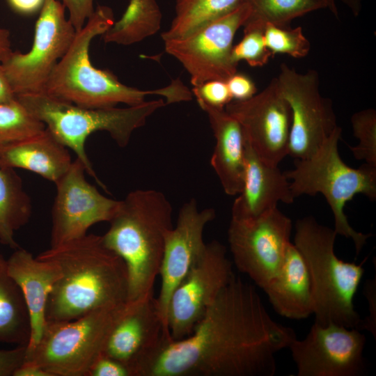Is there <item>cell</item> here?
<instances>
[{
    "mask_svg": "<svg viewBox=\"0 0 376 376\" xmlns=\"http://www.w3.org/2000/svg\"><path fill=\"white\" fill-rule=\"evenodd\" d=\"M125 304L100 308L69 321H46L38 344L26 351L25 360L39 365L52 376H88L103 354Z\"/></svg>",
    "mask_w": 376,
    "mask_h": 376,
    "instance_id": "cell-8",
    "label": "cell"
},
{
    "mask_svg": "<svg viewBox=\"0 0 376 376\" xmlns=\"http://www.w3.org/2000/svg\"><path fill=\"white\" fill-rule=\"evenodd\" d=\"M173 207L155 189H136L120 201L102 239L124 261L128 273L127 301L153 292L166 236L173 227Z\"/></svg>",
    "mask_w": 376,
    "mask_h": 376,
    "instance_id": "cell-4",
    "label": "cell"
},
{
    "mask_svg": "<svg viewBox=\"0 0 376 376\" xmlns=\"http://www.w3.org/2000/svg\"><path fill=\"white\" fill-rule=\"evenodd\" d=\"M226 83L233 100H246L257 93L255 83L246 75L236 72Z\"/></svg>",
    "mask_w": 376,
    "mask_h": 376,
    "instance_id": "cell-36",
    "label": "cell"
},
{
    "mask_svg": "<svg viewBox=\"0 0 376 376\" xmlns=\"http://www.w3.org/2000/svg\"><path fill=\"white\" fill-rule=\"evenodd\" d=\"M31 337L29 314L22 291L8 271L0 253V343L27 345Z\"/></svg>",
    "mask_w": 376,
    "mask_h": 376,
    "instance_id": "cell-24",
    "label": "cell"
},
{
    "mask_svg": "<svg viewBox=\"0 0 376 376\" xmlns=\"http://www.w3.org/2000/svg\"><path fill=\"white\" fill-rule=\"evenodd\" d=\"M292 228V220L278 207L255 219L231 217L228 241L237 269L263 289L281 267Z\"/></svg>",
    "mask_w": 376,
    "mask_h": 376,
    "instance_id": "cell-11",
    "label": "cell"
},
{
    "mask_svg": "<svg viewBox=\"0 0 376 376\" xmlns=\"http://www.w3.org/2000/svg\"><path fill=\"white\" fill-rule=\"evenodd\" d=\"M192 93L196 100L219 109H224L233 100L227 84L224 81H209L199 86L193 87Z\"/></svg>",
    "mask_w": 376,
    "mask_h": 376,
    "instance_id": "cell-33",
    "label": "cell"
},
{
    "mask_svg": "<svg viewBox=\"0 0 376 376\" xmlns=\"http://www.w3.org/2000/svg\"><path fill=\"white\" fill-rule=\"evenodd\" d=\"M235 276L225 246L217 240L206 244L170 297L166 324L171 338L176 340L189 336Z\"/></svg>",
    "mask_w": 376,
    "mask_h": 376,
    "instance_id": "cell-13",
    "label": "cell"
},
{
    "mask_svg": "<svg viewBox=\"0 0 376 376\" xmlns=\"http://www.w3.org/2000/svg\"><path fill=\"white\" fill-rule=\"evenodd\" d=\"M69 13V20L76 31L85 25L93 13V0H59Z\"/></svg>",
    "mask_w": 376,
    "mask_h": 376,
    "instance_id": "cell-35",
    "label": "cell"
},
{
    "mask_svg": "<svg viewBox=\"0 0 376 376\" xmlns=\"http://www.w3.org/2000/svg\"><path fill=\"white\" fill-rule=\"evenodd\" d=\"M242 0H176L175 15L163 40L186 37L207 24L228 14Z\"/></svg>",
    "mask_w": 376,
    "mask_h": 376,
    "instance_id": "cell-26",
    "label": "cell"
},
{
    "mask_svg": "<svg viewBox=\"0 0 376 376\" xmlns=\"http://www.w3.org/2000/svg\"><path fill=\"white\" fill-rule=\"evenodd\" d=\"M13 376H52L39 365L25 360L15 370Z\"/></svg>",
    "mask_w": 376,
    "mask_h": 376,
    "instance_id": "cell-40",
    "label": "cell"
},
{
    "mask_svg": "<svg viewBox=\"0 0 376 376\" xmlns=\"http://www.w3.org/2000/svg\"><path fill=\"white\" fill-rule=\"evenodd\" d=\"M322 6V9L329 10L336 18L338 17V11L336 0H315Z\"/></svg>",
    "mask_w": 376,
    "mask_h": 376,
    "instance_id": "cell-44",
    "label": "cell"
},
{
    "mask_svg": "<svg viewBox=\"0 0 376 376\" xmlns=\"http://www.w3.org/2000/svg\"><path fill=\"white\" fill-rule=\"evenodd\" d=\"M337 234L334 229L319 224L314 217L297 221L294 244L308 270L315 322L357 329L361 318L353 299L364 274L359 265L342 260L334 251Z\"/></svg>",
    "mask_w": 376,
    "mask_h": 376,
    "instance_id": "cell-5",
    "label": "cell"
},
{
    "mask_svg": "<svg viewBox=\"0 0 376 376\" xmlns=\"http://www.w3.org/2000/svg\"><path fill=\"white\" fill-rule=\"evenodd\" d=\"M26 346L17 345L10 350H0V376H13L26 359Z\"/></svg>",
    "mask_w": 376,
    "mask_h": 376,
    "instance_id": "cell-37",
    "label": "cell"
},
{
    "mask_svg": "<svg viewBox=\"0 0 376 376\" xmlns=\"http://www.w3.org/2000/svg\"><path fill=\"white\" fill-rule=\"evenodd\" d=\"M354 17H358L362 9L363 0H340Z\"/></svg>",
    "mask_w": 376,
    "mask_h": 376,
    "instance_id": "cell-43",
    "label": "cell"
},
{
    "mask_svg": "<svg viewBox=\"0 0 376 376\" xmlns=\"http://www.w3.org/2000/svg\"><path fill=\"white\" fill-rule=\"evenodd\" d=\"M215 217L214 209L198 210L195 199H191L182 206L175 226L166 236L158 276L161 287L156 298L166 328L171 294L203 253L206 245L203 240L205 228Z\"/></svg>",
    "mask_w": 376,
    "mask_h": 376,
    "instance_id": "cell-17",
    "label": "cell"
},
{
    "mask_svg": "<svg viewBox=\"0 0 376 376\" xmlns=\"http://www.w3.org/2000/svg\"><path fill=\"white\" fill-rule=\"evenodd\" d=\"M198 106L208 118L215 138L210 159L225 193L239 194L244 173V138L240 123L225 109L211 107L200 100Z\"/></svg>",
    "mask_w": 376,
    "mask_h": 376,
    "instance_id": "cell-21",
    "label": "cell"
},
{
    "mask_svg": "<svg viewBox=\"0 0 376 376\" xmlns=\"http://www.w3.org/2000/svg\"><path fill=\"white\" fill-rule=\"evenodd\" d=\"M363 294L368 301V315L361 319L359 330H366L376 338V279L366 280Z\"/></svg>",
    "mask_w": 376,
    "mask_h": 376,
    "instance_id": "cell-38",
    "label": "cell"
},
{
    "mask_svg": "<svg viewBox=\"0 0 376 376\" xmlns=\"http://www.w3.org/2000/svg\"><path fill=\"white\" fill-rule=\"evenodd\" d=\"M295 338L271 318L255 287L235 276L189 336H166L133 376H273L276 354Z\"/></svg>",
    "mask_w": 376,
    "mask_h": 376,
    "instance_id": "cell-1",
    "label": "cell"
},
{
    "mask_svg": "<svg viewBox=\"0 0 376 376\" xmlns=\"http://www.w3.org/2000/svg\"><path fill=\"white\" fill-rule=\"evenodd\" d=\"M16 98L62 144L75 152L84 164L86 173L105 189L88 157L85 148L88 137L94 132L105 131L119 146L125 147L132 133L166 104L163 98H159L124 108H88L59 100L45 92L19 94Z\"/></svg>",
    "mask_w": 376,
    "mask_h": 376,
    "instance_id": "cell-6",
    "label": "cell"
},
{
    "mask_svg": "<svg viewBox=\"0 0 376 376\" xmlns=\"http://www.w3.org/2000/svg\"><path fill=\"white\" fill-rule=\"evenodd\" d=\"M341 133V127L337 126L315 154L297 159L295 168L283 173L290 180L295 198L318 193L325 197L333 213L335 232L352 240L357 256L372 234L355 230L349 224L344 208L357 194L376 199V166L364 163L354 169L346 164L338 150Z\"/></svg>",
    "mask_w": 376,
    "mask_h": 376,
    "instance_id": "cell-7",
    "label": "cell"
},
{
    "mask_svg": "<svg viewBox=\"0 0 376 376\" xmlns=\"http://www.w3.org/2000/svg\"><path fill=\"white\" fill-rule=\"evenodd\" d=\"M65 10L59 0H45L30 51H12L0 63L15 95L42 92L53 69L67 52L77 31Z\"/></svg>",
    "mask_w": 376,
    "mask_h": 376,
    "instance_id": "cell-9",
    "label": "cell"
},
{
    "mask_svg": "<svg viewBox=\"0 0 376 376\" xmlns=\"http://www.w3.org/2000/svg\"><path fill=\"white\" fill-rule=\"evenodd\" d=\"M354 136L359 144L350 147L357 160L376 166V111L369 108L354 113L351 117Z\"/></svg>",
    "mask_w": 376,
    "mask_h": 376,
    "instance_id": "cell-31",
    "label": "cell"
},
{
    "mask_svg": "<svg viewBox=\"0 0 376 376\" xmlns=\"http://www.w3.org/2000/svg\"><path fill=\"white\" fill-rule=\"evenodd\" d=\"M36 257L54 263L61 272L47 299L46 321H69L127 301L126 265L100 235L87 233Z\"/></svg>",
    "mask_w": 376,
    "mask_h": 376,
    "instance_id": "cell-2",
    "label": "cell"
},
{
    "mask_svg": "<svg viewBox=\"0 0 376 376\" xmlns=\"http://www.w3.org/2000/svg\"><path fill=\"white\" fill-rule=\"evenodd\" d=\"M224 109L240 123L244 140L262 159L279 166L288 155L291 109L276 77L251 98L232 100Z\"/></svg>",
    "mask_w": 376,
    "mask_h": 376,
    "instance_id": "cell-16",
    "label": "cell"
},
{
    "mask_svg": "<svg viewBox=\"0 0 376 376\" xmlns=\"http://www.w3.org/2000/svg\"><path fill=\"white\" fill-rule=\"evenodd\" d=\"M265 43L273 56L287 54L295 58L306 56L311 43L303 33L301 26L290 28L267 24L263 31Z\"/></svg>",
    "mask_w": 376,
    "mask_h": 376,
    "instance_id": "cell-30",
    "label": "cell"
},
{
    "mask_svg": "<svg viewBox=\"0 0 376 376\" xmlns=\"http://www.w3.org/2000/svg\"><path fill=\"white\" fill-rule=\"evenodd\" d=\"M11 52L10 32L8 29L0 28V63Z\"/></svg>",
    "mask_w": 376,
    "mask_h": 376,
    "instance_id": "cell-42",
    "label": "cell"
},
{
    "mask_svg": "<svg viewBox=\"0 0 376 376\" xmlns=\"http://www.w3.org/2000/svg\"><path fill=\"white\" fill-rule=\"evenodd\" d=\"M9 6L15 12L30 15L41 9L45 0H7Z\"/></svg>",
    "mask_w": 376,
    "mask_h": 376,
    "instance_id": "cell-39",
    "label": "cell"
},
{
    "mask_svg": "<svg viewBox=\"0 0 376 376\" xmlns=\"http://www.w3.org/2000/svg\"><path fill=\"white\" fill-rule=\"evenodd\" d=\"M88 376H132L124 363L102 354L91 368Z\"/></svg>",
    "mask_w": 376,
    "mask_h": 376,
    "instance_id": "cell-34",
    "label": "cell"
},
{
    "mask_svg": "<svg viewBox=\"0 0 376 376\" xmlns=\"http://www.w3.org/2000/svg\"><path fill=\"white\" fill-rule=\"evenodd\" d=\"M366 338L357 329L315 322L302 340L289 345L297 376H362Z\"/></svg>",
    "mask_w": 376,
    "mask_h": 376,
    "instance_id": "cell-14",
    "label": "cell"
},
{
    "mask_svg": "<svg viewBox=\"0 0 376 376\" xmlns=\"http://www.w3.org/2000/svg\"><path fill=\"white\" fill-rule=\"evenodd\" d=\"M244 147L243 187L233 204L231 217L255 219L277 207L279 202L292 203L295 198L284 173L262 159L245 140Z\"/></svg>",
    "mask_w": 376,
    "mask_h": 376,
    "instance_id": "cell-19",
    "label": "cell"
},
{
    "mask_svg": "<svg viewBox=\"0 0 376 376\" xmlns=\"http://www.w3.org/2000/svg\"><path fill=\"white\" fill-rule=\"evenodd\" d=\"M276 78L291 109L288 155L297 159L308 158L338 126L332 102L321 95L315 70L299 73L282 63Z\"/></svg>",
    "mask_w": 376,
    "mask_h": 376,
    "instance_id": "cell-12",
    "label": "cell"
},
{
    "mask_svg": "<svg viewBox=\"0 0 376 376\" xmlns=\"http://www.w3.org/2000/svg\"><path fill=\"white\" fill-rule=\"evenodd\" d=\"M7 267L19 287L28 308L31 337L26 351H30L38 344L43 331L47 299L61 272L54 263L33 257L20 247L15 249L7 260Z\"/></svg>",
    "mask_w": 376,
    "mask_h": 376,
    "instance_id": "cell-20",
    "label": "cell"
},
{
    "mask_svg": "<svg viewBox=\"0 0 376 376\" xmlns=\"http://www.w3.org/2000/svg\"><path fill=\"white\" fill-rule=\"evenodd\" d=\"M16 98L0 64V103L10 102Z\"/></svg>",
    "mask_w": 376,
    "mask_h": 376,
    "instance_id": "cell-41",
    "label": "cell"
},
{
    "mask_svg": "<svg viewBox=\"0 0 376 376\" xmlns=\"http://www.w3.org/2000/svg\"><path fill=\"white\" fill-rule=\"evenodd\" d=\"M162 14L156 0H147L143 8L134 15L114 22L102 34L107 43L122 45L134 44L156 33L161 27Z\"/></svg>",
    "mask_w": 376,
    "mask_h": 376,
    "instance_id": "cell-28",
    "label": "cell"
},
{
    "mask_svg": "<svg viewBox=\"0 0 376 376\" xmlns=\"http://www.w3.org/2000/svg\"><path fill=\"white\" fill-rule=\"evenodd\" d=\"M68 149L45 128L0 148V164L29 171L55 184L72 162Z\"/></svg>",
    "mask_w": 376,
    "mask_h": 376,
    "instance_id": "cell-23",
    "label": "cell"
},
{
    "mask_svg": "<svg viewBox=\"0 0 376 376\" xmlns=\"http://www.w3.org/2000/svg\"><path fill=\"white\" fill-rule=\"evenodd\" d=\"M46 128L17 98L0 103V148L35 135Z\"/></svg>",
    "mask_w": 376,
    "mask_h": 376,
    "instance_id": "cell-29",
    "label": "cell"
},
{
    "mask_svg": "<svg viewBox=\"0 0 376 376\" xmlns=\"http://www.w3.org/2000/svg\"><path fill=\"white\" fill-rule=\"evenodd\" d=\"M144 0H130L129 5L125 11V15H131L136 12L142 6Z\"/></svg>",
    "mask_w": 376,
    "mask_h": 376,
    "instance_id": "cell-45",
    "label": "cell"
},
{
    "mask_svg": "<svg viewBox=\"0 0 376 376\" xmlns=\"http://www.w3.org/2000/svg\"><path fill=\"white\" fill-rule=\"evenodd\" d=\"M111 8L98 6L58 61L44 88L45 92L59 100L88 108L127 106L146 102L148 95L162 96L166 104L189 101L192 93L180 79L152 90H141L121 83L108 70L94 67L89 56L93 39L104 34L114 23Z\"/></svg>",
    "mask_w": 376,
    "mask_h": 376,
    "instance_id": "cell-3",
    "label": "cell"
},
{
    "mask_svg": "<svg viewBox=\"0 0 376 376\" xmlns=\"http://www.w3.org/2000/svg\"><path fill=\"white\" fill-rule=\"evenodd\" d=\"M275 311L293 320L313 314L310 276L300 252L290 243L277 275L263 289Z\"/></svg>",
    "mask_w": 376,
    "mask_h": 376,
    "instance_id": "cell-22",
    "label": "cell"
},
{
    "mask_svg": "<svg viewBox=\"0 0 376 376\" xmlns=\"http://www.w3.org/2000/svg\"><path fill=\"white\" fill-rule=\"evenodd\" d=\"M166 336L157 298L150 293L127 301L107 340L104 354L134 366L155 350Z\"/></svg>",
    "mask_w": 376,
    "mask_h": 376,
    "instance_id": "cell-18",
    "label": "cell"
},
{
    "mask_svg": "<svg viewBox=\"0 0 376 376\" xmlns=\"http://www.w3.org/2000/svg\"><path fill=\"white\" fill-rule=\"evenodd\" d=\"M231 56L237 65L245 61L251 67H262L274 56L265 45L263 31L253 30L244 33L242 40L233 46Z\"/></svg>",
    "mask_w": 376,
    "mask_h": 376,
    "instance_id": "cell-32",
    "label": "cell"
},
{
    "mask_svg": "<svg viewBox=\"0 0 376 376\" xmlns=\"http://www.w3.org/2000/svg\"><path fill=\"white\" fill-rule=\"evenodd\" d=\"M86 169L77 158L55 185L52 208L51 246L87 234L93 225L109 221L120 201L105 196L85 178Z\"/></svg>",
    "mask_w": 376,
    "mask_h": 376,
    "instance_id": "cell-15",
    "label": "cell"
},
{
    "mask_svg": "<svg viewBox=\"0 0 376 376\" xmlns=\"http://www.w3.org/2000/svg\"><path fill=\"white\" fill-rule=\"evenodd\" d=\"M251 13L243 24L244 33L258 30L264 31L267 24L288 26L294 19L311 12L322 9L315 0H242Z\"/></svg>",
    "mask_w": 376,
    "mask_h": 376,
    "instance_id": "cell-27",
    "label": "cell"
},
{
    "mask_svg": "<svg viewBox=\"0 0 376 376\" xmlns=\"http://www.w3.org/2000/svg\"><path fill=\"white\" fill-rule=\"evenodd\" d=\"M250 13L249 6L242 2L231 12L191 34L164 41L166 52L189 74L193 87L209 81H226L237 72V65L231 56L233 42Z\"/></svg>",
    "mask_w": 376,
    "mask_h": 376,
    "instance_id": "cell-10",
    "label": "cell"
},
{
    "mask_svg": "<svg viewBox=\"0 0 376 376\" xmlns=\"http://www.w3.org/2000/svg\"><path fill=\"white\" fill-rule=\"evenodd\" d=\"M32 203L14 169L0 164V242L13 249L19 247L15 233L29 221Z\"/></svg>",
    "mask_w": 376,
    "mask_h": 376,
    "instance_id": "cell-25",
    "label": "cell"
}]
</instances>
